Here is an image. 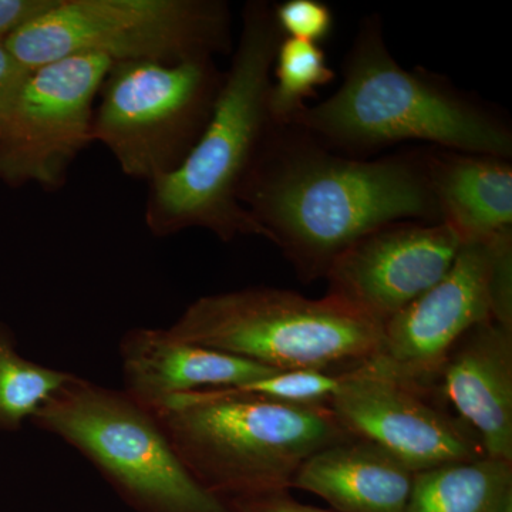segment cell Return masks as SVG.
I'll return each mask as SVG.
<instances>
[{
    "mask_svg": "<svg viewBox=\"0 0 512 512\" xmlns=\"http://www.w3.org/2000/svg\"><path fill=\"white\" fill-rule=\"evenodd\" d=\"M239 201L303 284L325 278L343 252L396 221L441 222L426 147L376 160L336 153L295 126H274Z\"/></svg>",
    "mask_w": 512,
    "mask_h": 512,
    "instance_id": "cell-1",
    "label": "cell"
},
{
    "mask_svg": "<svg viewBox=\"0 0 512 512\" xmlns=\"http://www.w3.org/2000/svg\"><path fill=\"white\" fill-rule=\"evenodd\" d=\"M288 126L357 158L406 141L508 160L512 156L507 121L439 74L400 66L377 15L360 22L338 92L306 106Z\"/></svg>",
    "mask_w": 512,
    "mask_h": 512,
    "instance_id": "cell-2",
    "label": "cell"
},
{
    "mask_svg": "<svg viewBox=\"0 0 512 512\" xmlns=\"http://www.w3.org/2000/svg\"><path fill=\"white\" fill-rule=\"evenodd\" d=\"M274 6H244L242 28L211 120L184 163L148 184L146 225L154 237L202 228L221 241L268 234L239 201L242 185L274 128L269 92L284 39Z\"/></svg>",
    "mask_w": 512,
    "mask_h": 512,
    "instance_id": "cell-3",
    "label": "cell"
},
{
    "mask_svg": "<svg viewBox=\"0 0 512 512\" xmlns=\"http://www.w3.org/2000/svg\"><path fill=\"white\" fill-rule=\"evenodd\" d=\"M184 466L224 501L282 493L309 457L353 439L326 407L225 389L174 397L151 412Z\"/></svg>",
    "mask_w": 512,
    "mask_h": 512,
    "instance_id": "cell-4",
    "label": "cell"
},
{
    "mask_svg": "<svg viewBox=\"0 0 512 512\" xmlns=\"http://www.w3.org/2000/svg\"><path fill=\"white\" fill-rule=\"evenodd\" d=\"M269 369L345 372L375 355L382 328L333 299L255 286L202 296L168 329Z\"/></svg>",
    "mask_w": 512,
    "mask_h": 512,
    "instance_id": "cell-5",
    "label": "cell"
},
{
    "mask_svg": "<svg viewBox=\"0 0 512 512\" xmlns=\"http://www.w3.org/2000/svg\"><path fill=\"white\" fill-rule=\"evenodd\" d=\"M30 421L76 448L137 512H235L191 476L156 416L123 390L76 376Z\"/></svg>",
    "mask_w": 512,
    "mask_h": 512,
    "instance_id": "cell-6",
    "label": "cell"
},
{
    "mask_svg": "<svg viewBox=\"0 0 512 512\" xmlns=\"http://www.w3.org/2000/svg\"><path fill=\"white\" fill-rule=\"evenodd\" d=\"M232 15L222 0H59L5 40L29 70L72 56L177 64L228 55Z\"/></svg>",
    "mask_w": 512,
    "mask_h": 512,
    "instance_id": "cell-7",
    "label": "cell"
},
{
    "mask_svg": "<svg viewBox=\"0 0 512 512\" xmlns=\"http://www.w3.org/2000/svg\"><path fill=\"white\" fill-rule=\"evenodd\" d=\"M224 72L215 59L113 63L94 109L93 143L147 184L174 173L211 120Z\"/></svg>",
    "mask_w": 512,
    "mask_h": 512,
    "instance_id": "cell-8",
    "label": "cell"
},
{
    "mask_svg": "<svg viewBox=\"0 0 512 512\" xmlns=\"http://www.w3.org/2000/svg\"><path fill=\"white\" fill-rule=\"evenodd\" d=\"M512 325V235L461 245L446 275L382 328L369 372L437 394L450 350L487 320Z\"/></svg>",
    "mask_w": 512,
    "mask_h": 512,
    "instance_id": "cell-9",
    "label": "cell"
},
{
    "mask_svg": "<svg viewBox=\"0 0 512 512\" xmlns=\"http://www.w3.org/2000/svg\"><path fill=\"white\" fill-rule=\"evenodd\" d=\"M113 66L103 56H72L32 70L5 131L0 178L60 190L77 156L93 143L94 100Z\"/></svg>",
    "mask_w": 512,
    "mask_h": 512,
    "instance_id": "cell-10",
    "label": "cell"
},
{
    "mask_svg": "<svg viewBox=\"0 0 512 512\" xmlns=\"http://www.w3.org/2000/svg\"><path fill=\"white\" fill-rule=\"evenodd\" d=\"M330 410L353 437L382 447L416 474L485 456L477 434L439 396L360 365L346 370Z\"/></svg>",
    "mask_w": 512,
    "mask_h": 512,
    "instance_id": "cell-11",
    "label": "cell"
},
{
    "mask_svg": "<svg viewBox=\"0 0 512 512\" xmlns=\"http://www.w3.org/2000/svg\"><path fill=\"white\" fill-rule=\"evenodd\" d=\"M461 245L443 222L382 225L333 262L326 296L383 328L447 274Z\"/></svg>",
    "mask_w": 512,
    "mask_h": 512,
    "instance_id": "cell-12",
    "label": "cell"
},
{
    "mask_svg": "<svg viewBox=\"0 0 512 512\" xmlns=\"http://www.w3.org/2000/svg\"><path fill=\"white\" fill-rule=\"evenodd\" d=\"M437 396L477 434L485 456L512 461V325L491 319L461 336Z\"/></svg>",
    "mask_w": 512,
    "mask_h": 512,
    "instance_id": "cell-13",
    "label": "cell"
},
{
    "mask_svg": "<svg viewBox=\"0 0 512 512\" xmlns=\"http://www.w3.org/2000/svg\"><path fill=\"white\" fill-rule=\"evenodd\" d=\"M119 352L123 392L150 412L183 394L241 386L278 372L244 357L184 342L168 329L128 330Z\"/></svg>",
    "mask_w": 512,
    "mask_h": 512,
    "instance_id": "cell-14",
    "label": "cell"
},
{
    "mask_svg": "<svg viewBox=\"0 0 512 512\" xmlns=\"http://www.w3.org/2000/svg\"><path fill=\"white\" fill-rule=\"evenodd\" d=\"M431 191L441 222L461 244L512 235V164L508 158L426 147Z\"/></svg>",
    "mask_w": 512,
    "mask_h": 512,
    "instance_id": "cell-15",
    "label": "cell"
},
{
    "mask_svg": "<svg viewBox=\"0 0 512 512\" xmlns=\"http://www.w3.org/2000/svg\"><path fill=\"white\" fill-rule=\"evenodd\" d=\"M414 476L382 447L353 437L309 457L292 488L319 495L339 512H406Z\"/></svg>",
    "mask_w": 512,
    "mask_h": 512,
    "instance_id": "cell-16",
    "label": "cell"
},
{
    "mask_svg": "<svg viewBox=\"0 0 512 512\" xmlns=\"http://www.w3.org/2000/svg\"><path fill=\"white\" fill-rule=\"evenodd\" d=\"M406 512H512V461L484 456L421 471Z\"/></svg>",
    "mask_w": 512,
    "mask_h": 512,
    "instance_id": "cell-17",
    "label": "cell"
},
{
    "mask_svg": "<svg viewBox=\"0 0 512 512\" xmlns=\"http://www.w3.org/2000/svg\"><path fill=\"white\" fill-rule=\"evenodd\" d=\"M74 377L20 355L12 330L0 322V431L22 429Z\"/></svg>",
    "mask_w": 512,
    "mask_h": 512,
    "instance_id": "cell-18",
    "label": "cell"
},
{
    "mask_svg": "<svg viewBox=\"0 0 512 512\" xmlns=\"http://www.w3.org/2000/svg\"><path fill=\"white\" fill-rule=\"evenodd\" d=\"M269 92V113L276 126H288L318 96V89L332 83L330 69L322 47L315 43L284 37L276 52Z\"/></svg>",
    "mask_w": 512,
    "mask_h": 512,
    "instance_id": "cell-19",
    "label": "cell"
},
{
    "mask_svg": "<svg viewBox=\"0 0 512 512\" xmlns=\"http://www.w3.org/2000/svg\"><path fill=\"white\" fill-rule=\"evenodd\" d=\"M276 23L289 39L319 45L333 30V13L319 0H286L274 6Z\"/></svg>",
    "mask_w": 512,
    "mask_h": 512,
    "instance_id": "cell-20",
    "label": "cell"
},
{
    "mask_svg": "<svg viewBox=\"0 0 512 512\" xmlns=\"http://www.w3.org/2000/svg\"><path fill=\"white\" fill-rule=\"evenodd\" d=\"M30 73L32 70L23 66L5 43L0 42V134L8 126Z\"/></svg>",
    "mask_w": 512,
    "mask_h": 512,
    "instance_id": "cell-21",
    "label": "cell"
},
{
    "mask_svg": "<svg viewBox=\"0 0 512 512\" xmlns=\"http://www.w3.org/2000/svg\"><path fill=\"white\" fill-rule=\"evenodd\" d=\"M59 0H0V42L52 10Z\"/></svg>",
    "mask_w": 512,
    "mask_h": 512,
    "instance_id": "cell-22",
    "label": "cell"
},
{
    "mask_svg": "<svg viewBox=\"0 0 512 512\" xmlns=\"http://www.w3.org/2000/svg\"><path fill=\"white\" fill-rule=\"evenodd\" d=\"M235 512H330L318 507L298 503L293 500L289 491L282 493L259 495V497L239 498L228 501Z\"/></svg>",
    "mask_w": 512,
    "mask_h": 512,
    "instance_id": "cell-23",
    "label": "cell"
}]
</instances>
